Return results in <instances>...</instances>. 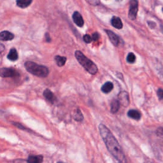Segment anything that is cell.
<instances>
[{"mask_svg":"<svg viewBox=\"0 0 163 163\" xmlns=\"http://www.w3.org/2000/svg\"><path fill=\"white\" fill-rule=\"evenodd\" d=\"M46 38H47V42H50V40L49 35L48 36V35H47H47H46Z\"/></svg>","mask_w":163,"mask_h":163,"instance_id":"f546056e","label":"cell"},{"mask_svg":"<svg viewBox=\"0 0 163 163\" xmlns=\"http://www.w3.org/2000/svg\"><path fill=\"white\" fill-rule=\"evenodd\" d=\"M25 68L31 74L39 78H46L49 74L47 67L40 65L32 61H26L24 64Z\"/></svg>","mask_w":163,"mask_h":163,"instance_id":"3957f363","label":"cell"},{"mask_svg":"<svg viewBox=\"0 0 163 163\" xmlns=\"http://www.w3.org/2000/svg\"><path fill=\"white\" fill-rule=\"evenodd\" d=\"M74 118L76 121H78V122H81L83 120L84 116H83V114H82L81 110L79 109V108H77V109L74 112Z\"/></svg>","mask_w":163,"mask_h":163,"instance_id":"d6986e66","label":"cell"},{"mask_svg":"<svg viewBox=\"0 0 163 163\" xmlns=\"http://www.w3.org/2000/svg\"><path fill=\"white\" fill-rule=\"evenodd\" d=\"M160 29H161L162 33H163V26H160Z\"/></svg>","mask_w":163,"mask_h":163,"instance_id":"4dcf8cb0","label":"cell"},{"mask_svg":"<svg viewBox=\"0 0 163 163\" xmlns=\"http://www.w3.org/2000/svg\"><path fill=\"white\" fill-rule=\"evenodd\" d=\"M100 135L109 152L119 163H127V159L118 141L107 127L101 124L99 125Z\"/></svg>","mask_w":163,"mask_h":163,"instance_id":"6da1fadb","label":"cell"},{"mask_svg":"<svg viewBox=\"0 0 163 163\" xmlns=\"http://www.w3.org/2000/svg\"><path fill=\"white\" fill-rule=\"evenodd\" d=\"M0 77L2 78L18 79L20 77V74L14 68H3L0 69Z\"/></svg>","mask_w":163,"mask_h":163,"instance_id":"277c9868","label":"cell"},{"mask_svg":"<svg viewBox=\"0 0 163 163\" xmlns=\"http://www.w3.org/2000/svg\"><path fill=\"white\" fill-rule=\"evenodd\" d=\"M83 40H84V41L86 43H90V42H91L93 41L92 37H90V36L89 35V34H85V35L84 36V37H83Z\"/></svg>","mask_w":163,"mask_h":163,"instance_id":"603a6c76","label":"cell"},{"mask_svg":"<svg viewBox=\"0 0 163 163\" xmlns=\"http://www.w3.org/2000/svg\"><path fill=\"white\" fill-rule=\"evenodd\" d=\"M74 22L79 27H82L84 24V21L81 14L78 12H75L72 16Z\"/></svg>","mask_w":163,"mask_h":163,"instance_id":"9c48e42d","label":"cell"},{"mask_svg":"<svg viewBox=\"0 0 163 163\" xmlns=\"http://www.w3.org/2000/svg\"><path fill=\"white\" fill-rule=\"evenodd\" d=\"M147 24H148V25L149 26V27H150V28H152V29L154 28L155 27V26H156L155 23H154V22H152V21H148V22H147Z\"/></svg>","mask_w":163,"mask_h":163,"instance_id":"83f0119b","label":"cell"},{"mask_svg":"<svg viewBox=\"0 0 163 163\" xmlns=\"http://www.w3.org/2000/svg\"><path fill=\"white\" fill-rule=\"evenodd\" d=\"M54 60H55V62L58 66L62 67L66 63V58L63 57V56H56L55 57V58H54Z\"/></svg>","mask_w":163,"mask_h":163,"instance_id":"ac0fdd59","label":"cell"},{"mask_svg":"<svg viewBox=\"0 0 163 163\" xmlns=\"http://www.w3.org/2000/svg\"><path fill=\"white\" fill-rule=\"evenodd\" d=\"M156 135L163 141V128L160 127L156 130Z\"/></svg>","mask_w":163,"mask_h":163,"instance_id":"7402d4cb","label":"cell"},{"mask_svg":"<svg viewBox=\"0 0 163 163\" xmlns=\"http://www.w3.org/2000/svg\"><path fill=\"white\" fill-rule=\"evenodd\" d=\"M114 89V84L111 82H106L101 87V91L104 94L110 93Z\"/></svg>","mask_w":163,"mask_h":163,"instance_id":"7c38bea8","label":"cell"},{"mask_svg":"<svg viewBox=\"0 0 163 163\" xmlns=\"http://www.w3.org/2000/svg\"><path fill=\"white\" fill-rule=\"evenodd\" d=\"M145 163H155V162H153L152 160H151L150 159H147L145 161Z\"/></svg>","mask_w":163,"mask_h":163,"instance_id":"f1b7e54d","label":"cell"},{"mask_svg":"<svg viewBox=\"0 0 163 163\" xmlns=\"http://www.w3.org/2000/svg\"><path fill=\"white\" fill-rule=\"evenodd\" d=\"M27 159L29 163H42L43 157L42 155H31Z\"/></svg>","mask_w":163,"mask_h":163,"instance_id":"8fae6325","label":"cell"},{"mask_svg":"<svg viewBox=\"0 0 163 163\" xmlns=\"http://www.w3.org/2000/svg\"><path fill=\"white\" fill-rule=\"evenodd\" d=\"M118 99L119 100L120 104H122L124 106H128L130 104V99H129V95L128 93L125 91L121 92L118 97Z\"/></svg>","mask_w":163,"mask_h":163,"instance_id":"52a82bcc","label":"cell"},{"mask_svg":"<svg viewBox=\"0 0 163 163\" xmlns=\"http://www.w3.org/2000/svg\"><path fill=\"white\" fill-rule=\"evenodd\" d=\"M120 103L119 101V100L118 99H114L112 102H111V104H110V111L112 114H115L117 113L120 106Z\"/></svg>","mask_w":163,"mask_h":163,"instance_id":"4fadbf2b","label":"cell"},{"mask_svg":"<svg viewBox=\"0 0 163 163\" xmlns=\"http://www.w3.org/2000/svg\"><path fill=\"white\" fill-rule=\"evenodd\" d=\"M32 2L33 0H17L16 1L17 5L21 8H25L29 7Z\"/></svg>","mask_w":163,"mask_h":163,"instance_id":"e0dca14e","label":"cell"},{"mask_svg":"<svg viewBox=\"0 0 163 163\" xmlns=\"http://www.w3.org/2000/svg\"><path fill=\"white\" fill-rule=\"evenodd\" d=\"M130 11L128 13L129 18L131 20H135L136 18L138 11V0H131L130 3Z\"/></svg>","mask_w":163,"mask_h":163,"instance_id":"5b68a950","label":"cell"},{"mask_svg":"<svg viewBox=\"0 0 163 163\" xmlns=\"http://www.w3.org/2000/svg\"><path fill=\"white\" fill-rule=\"evenodd\" d=\"M111 23L112 26L116 29H120L123 28V24L121 21V19L118 17H115V16L113 17L111 21Z\"/></svg>","mask_w":163,"mask_h":163,"instance_id":"5bb4252c","label":"cell"},{"mask_svg":"<svg viewBox=\"0 0 163 163\" xmlns=\"http://www.w3.org/2000/svg\"><path fill=\"white\" fill-rule=\"evenodd\" d=\"M128 115L131 119H133L135 120H138L141 119V113L136 110H130L128 112Z\"/></svg>","mask_w":163,"mask_h":163,"instance_id":"2e32d148","label":"cell"},{"mask_svg":"<svg viewBox=\"0 0 163 163\" xmlns=\"http://www.w3.org/2000/svg\"><path fill=\"white\" fill-rule=\"evenodd\" d=\"M136 61V56L135 54L132 52L128 53V56H127V61L129 63H134Z\"/></svg>","mask_w":163,"mask_h":163,"instance_id":"44dd1931","label":"cell"},{"mask_svg":"<svg viewBox=\"0 0 163 163\" xmlns=\"http://www.w3.org/2000/svg\"><path fill=\"white\" fill-rule=\"evenodd\" d=\"M43 95L45 97V98L51 104H53L57 101V98H56V96H54L52 92L48 89H46L44 90L43 93Z\"/></svg>","mask_w":163,"mask_h":163,"instance_id":"ba28073f","label":"cell"},{"mask_svg":"<svg viewBox=\"0 0 163 163\" xmlns=\"http://www.w3.org/2000/svg\"><path fill=\"white\" fill-rule=\"evenodd\" d=\"M106 33L107 34L108 38H109L110 40L111 41V42L112 43V44L115 46V47H118L120 43H121L122 40H120V38L118 37V36L115 34L114 32H112L110 30H104Z\"/></svg>","mask_w":163,"mask_h":163,"instance_id":"8992f818","label":"cell"},{"mask_svg":"<svg viewBox=\"0 0 163 163\" xmlns=\"http://www.w3.org/2000/svg\"><path fill=\"white\" fill-rule=\"evenodd\" d=\"M14 38V35L13 33L8 31H4L0 33V41H10Z\"/></svg>","mask_w":163,"mask_h":163,"instance_id":"30bf717a","label":"cell"},{"mask_svg":"<svg viewBox=\"0 0 163 163\" xmlns=\"http://www.w3.org/2000/svg\"><path fill=\"white\" fill-rule=\"evenodd\" d=\"M57 163H65V162H58Z\"/></svg>","mask_w":163,"mask_h":163,"instance_id":"1f68e13d","label":"cell"},{"mask_svg":"<svg viewBox=\"0 0 163 163\" xmlns=\"http://www.w3.org/2000/svg\"><path fill=\"white\" fill-rule=\"evenodd\" d=\"M99 35L98 33H94L92 35V38H93V40L94 41H97L99 40Z\"/></svg>","mask_w":163,"mask_h":163,"instance_id":"4316f807","label":"cell"},{"mask_svg":"<svg viewBox=\"0 0 163 163\" xmlns=\"http://www.w3.org/2000/svg\"><path fill=\"white\" fill-rule=\"evenodd\" d=\"M13 163H29L28 159H15L13 161Z\"/></svg>","mask_w":163,"mask_h":163,"instance_id":"484cf974","label":"cell"},{"mask_svg":"<svg viewBox=\"0 0 163 163\" xmlns=\"http://www.w3.org/2000/svg\"><path fill=\"white\" fill-rule=\"evenodd\" d=\"M117 2H120V1H122V0H116Z\"/></svg>","mask_w":163,"mask_h":163,"instance_id":"d6a6232c","label":"cell"},{"mask_svg":"<svg viewBox=\"0 0 163 163\" xmlns=\"http://www.w3.org/2000/svg\"><path fill=\"white\" fill-rule=\"evenodd\" d=\"M75 56L78 62L88 73L91 75H95L97 74L98 69L96 64L93 63L91 60L87 58L81 51H75Z\"/></svg>","mask_w":163,"mask_h":163,"instance_id":"7a4b0ae2","label":"cell"},{"mask_svg":"<svg viewBox=\"0 0 163 163\" xmlns=\"http://www.w3.org/2000/svg\"><path fill=\"white\" fill-rule=\"evenodd\" d=\"M12 124L14 125V126H15L16 128H19V130H24V131H30V130H29L28 128H26V127L24 126V125H23V124H21V123H19V122H12Z\"/></svg>","mask_w":163,"mask_h":163,"instance_id":"ffe728a7","label":"cell"},{"mask_svg":"<svg viewBox=\"0 0 163 163\" xmlns=\"http://www.w3.org/2000/svg\"><path fill=\"white\" fill-rule=\"evenodd\" d=\"M162 12H163V8H162Z\"/></svg>","mask_w":163,"mask_h":163,"instance_id":"836d02e7","label":"cell"},{"mask_svg":"<svg viewBox=\"0 0 163 163\" xmlns=\"http://www.w3.org/2000/svg\"><path fill=\"white\" fill-rule=\"evenodd\" d=\"M157 97L160 100H163V89L161 88H159L157 91Z\"/></svg>","mask_w":163,"mask_h":163,"instance_id":"cb8c5ba5","label":"cell"},{"mask_svg":"<svg viewBox=\"0 0 163 163\" xmlns=\"http://www.w3.org/2000/svg\"><path fill=\"white\" fill-rule=\"evenodd\" d=\"M7 58L11 61H15L19 58V56H18L17 51L15 48H12L10 50V52L7 55Z\"/></svg>","mask_w":163,"mask_h":163,"instance_id":"9a60e30c","label":"cell"},{"mask_svg":"<svg viewBox=\"0 0 163 163\" xmlns=\"http://www.w3.org/2000/svg\"><path fill=\"white\" fill-rule=\"evenodd\" d=\"M86 1L91 5L96 6L99 4V0H86Z\"/></svg>","mask_w":163,"mask_h":163,"instance_id":"d4e9b609","label":"cell"}]
</instances>
